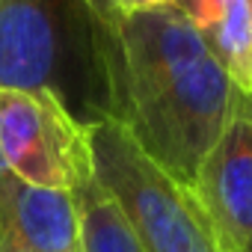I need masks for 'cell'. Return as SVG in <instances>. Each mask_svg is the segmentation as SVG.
<instances>
[{"label":"cell","instance_id":"obj_1","mask_svg":"<svg viewBox=\"0 0 252 252\" xmlns=\"http://www.w3.org/2000/svg\"><path fill=\"white\" fill-rule=\"evenodd\" d=\"M104 119L119 122L175 181L193 178L217 143L234 86L196 27L172 6L95 21Z\"/></svg>","mask_w":252,"mask_h":252},{"label":"cell","instance_id":"obj_2","mask_svg":"<svg viewBox=\"0 0 252 252\" xmlns=\"http://www.w3.org/2000/svg\"><path fill=\"white\" fill-rule=\"evenodd\" d=\"M0 86L48 92L74 119H104L95 18L80 0H0Z\"/></svg>","mask_w":252,"mask_h":252},{"label":"cell","instance_id":"obj_3","mask_svg":"<svg viewBox=\"0 0 252 252\" xmlns=\"http://www.w3.org/2000/svg\"><path fill=\"white\" fill-rule=\"evenodd\" d=\"M92 175L131 222L143 252H222L193 190L160 169L113 119L89 125Z\"/></svg>","mask_w":252,"mask_h":252},{"label":"cell","instance_id":"obj_4","mask_svg":"<svg viewBox=\"0 0 252 252\" xmlns=\"http://www.w3.org/2000/svg\"><path fill=\"white\" fill-rule=\"evenodd\" d=\"M0 172L74 193L92 178L89 125L48 92L0 86Z\"/></svg>","mask_w":252,"mask_h":252},{"label":"cell","instance_id":"obj_5","mask_svg":"<svg viewBox=\"0 0 252 252\" xmlns=\"http://www.w3.org/2000/svg\"><path fill=\"white\" fill-rule=\"evenodd\" d=\"M190 190L222 252H240L252 237V92L234 89L228 119Z\"/></svg>","mask_w":252,"mask_h":252},{"label":"cell","instance_id":"obj_6","mask_svg":"<svg viewBox=\"0 0 252 252\" xmlns=\"http://www.w3.org/2000/svg\"><path fill=\"white\" fill-rule=\"evenodd\" d=\"M0 252H80L77 196L0 172Z\"/></svg>","mask_w":252,"mask_h":252},{"label":"cell","instance_id":"obj_7","mask_svg":"<svg viewBox=\"0 0 252 252\" xmlns=\"http://www.w3.org/2000/svg\"><path fill=\"white\" fill-rule=\"evenodd\" d=\"M196 27L237 92H252V9L249 0H169Z\"/></svg>","mask_w":252,"mask_h":252},{"label":"cell","instance_id":"obj_8","mask_svg":"<svg viewBox=\"0 0 252 252\" xmlns=\"http://www.w3.org/2000/svg\"><path fill=\"white\" fill-rule=\"evenodd\" d=\"M74 196L80 211V252H143L131 222L95 175L86 178Z\"/></svg>","mask_w":252,"mask_h":252},{"label":"cell","instance_id":"obj_9","mask_svg":"<svg viewBox=\"0 0 252 252\" xmlns=\"http://www.w3.org/2000/svg\"><path fill=\"white\" fill-rule=\"evenodd\" d=\"M169 0H107V6L116 18H125V15H137V12H149V9H158V6H166Z\"/></svg>","mask_w":252,"mask_h":252},{"label":"cell","instance_id":"obj_10","mask_svg":"<svg viewBox=\"0 0 252 252\" xmlns=\"http://www.w3.org/2000/svg\"><path fill=\"white\" fill-rule=\"evenodd\" d=\"M80 3L86 6V12L95 18V21H101V24H116L119 18L110 12V6H107V0H80Z\"/></svg>","mask_w":252,"mask_h":252},{"label":"cell","instance_id":"obj_11","mask_svg":"<svg viewBox=\"0 0 252 252\" xmlns=\"http://www.w3.org/2000/svg\"><path fill=\"white\" fill-rule=\"evenodd\" d=\"M240 252H252V237H249V240H246V246H243V249H240Z\"/></svg>","mask_w":252,"mask_h":252},{"label":"cell","instance_id":"obj_12","mask_svg":"<svg viewBox=\"0 0 252 252\" xmlns=\"http://www.w3.org/2000/svg\"><path fill=\"white\" fill-rule=\"evenodd\" d=\"M249 9H252V0H249Z\"/></svg>","mask_w":252,"mask_h":252}]
</instances>
